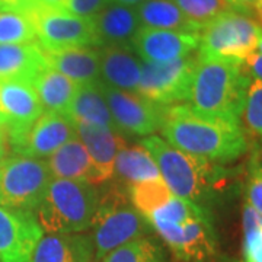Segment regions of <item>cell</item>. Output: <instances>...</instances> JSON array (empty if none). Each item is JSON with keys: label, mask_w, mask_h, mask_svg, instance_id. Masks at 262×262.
I'll return each mask as SVG.
<instances>
[{"label": "cell", "mask_w": 262, "mask_h": 262, "mask_svg": "<svg viewBox=\"0 0 262 262\" xmlns=\"http://www.w3.org/2000/svg\"><path fill=\"white\" fill-rule=\"evenodd\" d=\"M98 46L131 47L136 34L141 28L140 19L134 6L111 2L92 18Z\"/></svg>", "instance_id": "obj_16"}, {"label": "cell", "mask_w": 262, "mask_h": 262, "mask_svg": "<svg viewBox=\"0 0 262 262\" xmlns=\"http://www.w3.org/2000/svg\"><path fill=\"white\" fill-rule=\"evenodd\" d=\"M251 177L248 184V206H251L256 211L262 214V165L258 160H252Z\"/></svg>", "instance_id": "obj_34"}, {"label": "cell", "mask_w": 262, "mask_h": 262, "mask_svg": "<svg viewBox=\"0 0 262 262\" xmlns=\"http://www.w3.org/2000/svg\"><path fill=\"white\" fill-rule=\"evenodd\" d=\"M75 122L77 139L88 150L96 172L98 185L114 177V163L118 151L127 144L120 131L83 121Z\"/></svg>", "instance_id": "obj_15"}, {"label": "cell", "mask_w": 262, "mask_h": 262, "mask_svg": "<svg viewBox=\"0 0 262 262\" xmlns=\"http://www.w3.org/2000/svg\"><path fill=\"white\" fill-rule=\"evenodd\" d=\"M6 153H8V146H6V134L3 130H0V162L6 159Z\"/></svg>", "instance_id": "obj_39"}, {"label": "cell", "mask_w": 262, "mask_h": 262, "mask_svg": "<svg viewBox=\"0 0 262 262\" xmlns=\"http://www.w3.org/2000/svg\"><path fill=\"white\" fill-rule=\"evenodd\" d=\"M99 86L113 114L114 122L121 134L147 137L155 131H160L168 111L166 105L153 102L134 92L115 89L101 80Z\"/></svg>", "instance_id": "obj_10"}, {"label": "cell", "mask_w": 262, "mask_h": 262, "mask_svg": "<svg viewBox=\"0 0 262 262\" xmlns=\"http://www.w3.org/2000/svg\"><path fill=\"white\" fill-rule=\"evenodd\" d=\"M77 137L75 122L66 114L44 111L31 127L18 136L8 137L10 147L18 156L47 158L67 141Z\"/></svg>", "instance_id": "obj_11"}, {"label": "cell", "mask_w": 262, "mask_h": 262, "mask_svg": "<svg viewBox=\"0 0 262 262\" xmlns=\"http://www.w3.org/2000/svg\"><path fill=\"white\" fill-rule=\"evenodd\" d=\"M233 9H252L261 0H227Z\"/></svg>", "instance_id": "obj_37"}, {"label": "cell", "mask_w": 262, "mask_h": 262, "mask_svg": "<svg viewBox=\"0 0 262 262\" xmlns=\"http://www.w3.org/2000/svg\"><path fill=\"white\" fill-rule=\"evenodd\" d=\"M66 0H35L37 6H48V8H63Z\"/></svg>", "instance_id": "obj_38"}, {"label": "cell", "mask_w": 262, "mask_h": 262, "mask_svg": "<svg viewBox=\"0 0 262 262\" xmlns=\"http://www.w3.org/2000/svg\"><path fill=\"white\" fill-rule=\"evenodd\" d=\"M35 42L37 32L29 15L22 12L0 10V46Z\"/></svg>", "instance_id": "obj_29"}, {"label": "cell", "mask_w": 262, "mask_h": 262, "mask_svg": "<svg viewBox=\"0 0 262 262\" xmlns=\"http://www.w3.org/2000/svg\"><path fill=\"white\" fill-rule=\"evenodd\" d=\"M35 6V0H0V10L8 12H22L28 15Z\"/></svg>", "instance_id": "obj_36"}, {"label": "cell", "mask_w": 262, "mask_h": 262, "mask_svg": "<svg viewBox=\"0 0 262 262\" xmlns=\"http://www.w3.org/2000/svg\"><path fill=\"white\" fill-rule=\"evenodd\" d=\"M249 83L244 61L198 57L188 106L201 115L239 124Z\"/></svg>", "instance_id": "obj_2"}, {"label": "cell", "mask_w": 262, "mask_h": 262, "mask_svg": "<svg viewBox=\"0 0 262 262\" xmlns=\"http://www.w3.org/2000/svg\"><path fill=\"white\" fill-rule=\"evenodd\" d=\"M146 219L131 204L121 188L111 185L99 192L92 226L95 259L102 261L114 249L143 237L147 229Z\"/></svg>", "instance_id": "obj_5"}, {"label": "cell", "mask_w": 262, "mask_h": 262, "mask_svg": "<svg viewBox=\"0 0 262 262\" xmlns=\"http://www.w3.org/2000/svg\"><path fill=\"white\" fill-rule=\"evenodd\" d=\"M200 34H185L166 29L141 27L131 42L134 53L143 61L168 63L191 56L198 50Z\"/></svg>", "instance_id": "obj_13"}, {"label": "cell", "mask_w": 262, "mask_h": 262, "mask_svg": "<svg viewBox=\"0 0 262 262\" xmlns=\"http://www.w3.org/2000/svg\"><path fill=\"white\" fill-rule=\"evenodd\" d=\"M160 133L172 147L213 162L237 159L248 149L241 124L201 115L184 103L168 106Z\"/></svg>", "instance_id": "obj_1"}, {"label": "cell", "mask_w": 262, "mask_h": 262, "mask_svg": "<svg viewBox=\"0 0 262 262\" xmlns=\"http://www.w3.org/2000/svg\"><path fill=\"white\" fill-rule=\"evenodd\" d=\"M198 56H187L168 63H141L137 94L160 105L188 102Z\"/></svg>", "instance_id": "obj_9"}, {"label": "cell", "mask_w": 262, "mask_h": 262, "mask_svg": "<svg viewBox=\"0 0 262 262\" xmlns=\"http://www.w3.org/2000/svg\"><path fill=\"white\" fill-rule=\"evenodd\" d=\"M141 58L131 47L108 46L101 50V82L115 89L137 94Z\"/></svg>", "instance_id": "obj_17"}, {"label": "cell", "mask_w": 262, "mask_h": 262, "mask_svg": "<svg viewBox=\"0 0 262 262\" xmlns=\"http://www.w3.org/2000/svg\"><path fill=\"white\" fill-rule=\"evenodd\" d=\"M173 3L189 20L201 28L217 16L233 10L227 0H173Z\"/></svg>", "instance_id": "obj_30"}, {"label": "cell", "mask_w": 262, "mask_h": 262, "mask_svg": "<svg viewBox=\"0 0 262 262\" xmlns=\"http://www.w3.org/2000/svg\"><path fill=\"white\" fill-rule=\"evenodd\" d=\"M140 146L149 151L159 173L173 195L201 207L227 185V170L213 160L175 149L159 136L141 139Z\"/></svg>", "instance_id": "obj_3"}, {"label": "cell", "mask_w": 262, "mask_h": 262, "mask_svg": "<svg viewBox=\"0 0 262 262\" xmlns=\"http://www.w3.org/2000/svg\"><path fill=\"white\" fill-rule=\"evenodd\" d=\"M53 179L47 163L27 156L0 162V206L15 211H35Z\"/></svg>", "instance_id": "obj_6"}, {"label": "cell", "mask_w": 262, "mask_h": 262, "mask_svg": "<svg viewBox=\"0 0 262 262\" xmlns=\"http://www.w3.org/2000/svg\"><path fill=\"white\" fill-rule=\"evenodd\" d=\"M47 67L44 51L37 42L0 46V80H22L32 84Z\"/></svg>", "instance_id": "obj_20"}, {"label": "cell", "mask_w": 262, "mask_h": 262, "mask_svg": "<svg viewBox=\"0 0 262 262\" xmlns=\"http://www.w3.org/2000/svg\"><path fill=\"white\" fill-rule=\"evenodd\" d=\"M113 0H66L63 9L82 18L92 19Z\"/></svg>", "instance_id": "obj_33"}, {"label": "cell", "mask_w": 262, "mask_h": 262, "mask_svg": "<svg viewBox=\"0 0 262 262\" xmlns=\"http://www.w3.org/2000/svg\"><path fill=\"white\" fill-rule=\"evenodd\" d=\"M141 27L177 31L185 34H201L203 28L182 13L173 0H144L137 5Z\"/></svg>", "instance_id": "obj_23"}, {"label": "cell", "mask_w": 262, "mask_h": 262, "mask_svg": "<svg viewBox=\"0 0 262 262\" xmlns=\"http://www.w3.org/2000/svg\"><path fill=\"white\" fill-rule=\"evenodd\" d=\"M6 127V118H5V115L0 113V130L2 128H5Z\"/></svg>", "instance_id": "obj_42"}, {"label": "cell", "mask_w": 262, "mask_h": 262, "mask_svg": "<svg viewBox=\"0 0 262 262\" xmlns=\"http://www.w3.org/2000/svg\"><path fill=\"white\" fill-rule=\"evenodd\" d=\"M48 67L64 75L77 84L101 80V51L94 47L67 48L46 53Z\"/></svg>", "instance_id": "obj_19"}, {"label": "cell", "mask_w": 262, "mask_h": 262, "mask_svg": "<svg viewBox=\"0 0 262 262\" xmlns=\"http://www.w3.org/2000/svg\"><path fill=\"white\" fill-rule=\"evenodd\" d=\"M42 232L34 211L0 206V262H31Z\"/></svg>", "instance_id": "obj_12"}, {"label": "cell", "mask_w": 262, "mask_h": 262, "mask_svg": "<svg viewBox=\"0 0 262 262\" xmlns=\"http://www.w3.org/2000/svg\"><path fill=\"white\" fill-rule=\"evenodd\" d=\"M99 192L86 182L53 178L39 203V226L47 233H82L92 226Z\"/></svg>", "instance_id": "obj_4"}, {"label": "cell", "mask_w": 262, "mask_h": 262, "mask_svg": "<svg viewBox=\"0 0 262 262\" xmlns=\"http://www.w3.org/2000/svg\"><path fill=\"white\" fill-rule=\"evenodd\" d=\"M262 35V27L237 12H226L207 24L200 34L196 56L245 61Z\"/></svg>", "instance_id": "obj_7"}, {"label": "cell", "mask_w": 262, "mask_h": 262, "mask_svg": "<svg viewBox=\"0 0 262 262\" xmlns=\"http://www.w3.org/2000/svg\"><path fill=\"white\" fill-rule=\"evenodd\" d=\"M206 214L204 207L196 206L195 203L188 201L185 198H181L172 194L168 201L155 210L146 219L155 229L160 226H184L187 222L195 219L198 215Z\"/></svg>", "instance_id": "obj_27"}, {"label": "cell", "mask_w": 262, "mask_h": 262, "mask_svg": "<svg viewBox=\"0 0 262 262\" xmlns=\"http://www.w3.org/2000/svg\"><path fill=\"white\" fill-rule=\"evenodd\" d=\"M66 115L70 117L73 121L96 124L118 131L106 99L101 91L99 80L95 83H83L77 86L76 95L73 96Z\"/></svg>", "instance_id": "obj_22"}, {"label": "cell", "mask_w": 262, "mask_h": 262, "mask_svg": "<svg viewBox=\"0 0 262 262\" xmlns=\"http://www.w3.org/2000/svg\"><path fill=\"white\" fill-rule=\"evenodd\" d=\"M101 262H165V253L162 245L143 236L114 249Z\"/></svg>", "instance_id": "obj_28"}, {"label": "cell", "mask_w": 262, "mask_h": 262, "mask_svg": "<svg viewBox=\"0 0 262 262\" xmlns=\"http://www.w3.org/2000/svg\"><path fill=\"white\" fill-rule=\"evenodd\" d=\"M113 2L121 3V5H127V6H137V5H140L141 2H144V0H113Z\"/></svg>", "instance_id": "obj_40"}, {"label": "cell", "mask_w": 262, "mask_h": 262, "mask_svg": "<svg viewBox=\"0 0 262 262\" xmlns=\"http://www.w3.org/2000/svg\"><path fill=\"white\" fill-rule=\"evenodd\" d=\"M255 210L245 206L244 210V253L246 262H262V232L255 222Z\"/></svg>", "instance_id": "obj_31"}, {"label": "cell", "mask_w": 262, "mask_h": 262, "mask_svg": "<svg viewBox=\"0 0 262 262\" xmlns=\"http://www.w3.org/2000/svg\"><path fill=\"white\" fill-rule=\"evenodd\" d=\"M32 86L44 111L66 114L79 84L54 69L47 67L34 79Z\"/></svg>", "instance_id": "obj_24"}, {"label": "cell", "mask_w": 262, "mask_h": 262, "mask_svg": "<svg viewBox=\"0 0 262 262\" xmlns=\"http://www.w3.org/2000/svg\"><path fill=\"white\" fill-rule=\"evenodd\" d=\"M255 222H256L258 229L262 232V214H259V213H255Z\"/></svg>", "instance_id": "obj_41"}, {"label": "cell", "mask_w": 262, "mask_h": 262, "mask_svg": "<svg viewBox=\"0 0 262 262\" xmlns=\"http://www.w3.org/2000/svg\"><path fill=\"white\" fill-rule=\"evenodd\" d=\"M114 173L124 179L128 185L160 178L159 169L153 158L143 146L125 144L117 155L114 163Z\"/></svg>", "instance_id": "obj_25"}, {"label": "cell", "mask_w": 262, "mask_h": 262, "mask_svg": "<svg viewBox=\"0 0 262 262\" xmlns=\"http://www.w3.org/2000/svg\"><path fill=\"white\" fill-rule=\"evenodd\" d=\"M94 242L82 233L42 234L34 249L31 262H92Z\"/></svg>", "instance_id": "obj_18"}, {"label": "cell", "mask_w": 262, "mask_h": 262, "mask_svg": "<svg viewBox=\"0 0 262 262\" xmlns=\"http://www.w3.org/2000/svg\"><path fill=\"white\" fill-rule=\"evenodd\" d=\"M244 64L248 66L249 72L252 73L255 79L262 80V35L256 42V47L249 56L246 57Z\"/></svg>", "instance_id": "obj_35"}, {"label": "cell", "mask_w": 262, "mask_h": 262, "mask_svg": "<svg viewBox=\"0 0 262 262\" xmlns=\"http://www.w3.org/2000/svg\"><path fill=\"white\" fill-rule=\"evenodd\" d=\"M128 196L131 204L137 208V211L144 219H147L155 210H158L168 201L172 196V192L160 177L156 179L130 184Z\"/></svg>", "instance_id": "obj_26"}, {"label": "cell", "mask_w": 262, "mask_h": 262, "mask_svg": "<svg viewBox=\"0 0 262 262\" xmlns=\"http://www.w3.org/2000/svg\"><path fill=\"white\" fill-rule=\"evenodd\" d=\"M28 15L35 27L38 46L46 53L98 46L92 19L48 6H35Z\"/></svg>", "instance_id": "obj_8"}, {"label": "cell", "mask_w": 262, "mask_h": 262, "mask_svg": "<svg viewBox=\"0 0 262 262\" xmlns=\"http://www.w3.org/2000/svg\"><path fill=\"white\" fill-rule=\"evenodd\" d=\"M0 113L6 118L8 137L18 136L44 113L34 86L22 80H0Z\"/></svg>", "instance_id": "obj_14"}, {"label": "cell", "mask_w": 262, "mask_h": 262, "mask_svg": "<svg viewBox=\"0 0 262 262\" xmlns=\"http://www.w3.org/2000/svg\"><path fill=\"white\" fill-rule=\"evenodd\" d=\"M46 163L53 178L80 181L91 185H98L92 159L83 143L77 137L57 149L51 156H48Z\"/></svg>", "instance_id": "obj_21"}, {"label": "cell", "mask_w": 262, "mask_h": 262, "mask_svg": "<svg viewBox=\"0 0 262 262\" xmlns=\"http://www.w3.org/2000/svg\"><path fill=\"white\" fill-rule=\"evenodd\" d=\"M248 127L262 136V80L253 79L248 86L244 114Z\"/></svg>", "instance_id": "obj_32"}]
</instances>
